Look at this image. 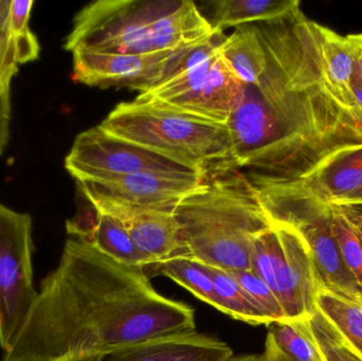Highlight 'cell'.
<instances>
[{"label": "cell", "mask_w": 362, "mask_h": 361, "mask_svg": "<svg viewBox=\"0 0 362 361\" xmlns=\"http://www.w3.org/2000/svg\"><path fill=\"white\" fill-rule=\"evenodd\" d=\"M263 71L227 122L235 167L255 188L298 184L342 150L362 146V112L346 108L325 78L316 21L297 6L255 23Z\"/></svg>", "instance_id": "1"}, {"label": "cell", "mask_w": 362, "mask_h": 361, "mask_svg": "<svg viewBox=\"0 0 362 361\" xmlns=\"http://www.w3.org/2000/svg\"><path fill=\"white\" fill-rule=\"evenodd\" d=\"M195 332L193 307L157 292L144 269L71 237L4 361H59Z\"/></svg>", "instance_id": "2"}, {"label": "cell", "mask_w": 362, "mask_h": 361, "mask_svg": "<svg viewBox=\"0 0 362 361\" xmlns=\"http://www.w3.org/2000/svg\"><path fill=\"white\" fill-rule=\"evenodd\" d=\"M174 215L181 256L223 271H251L253 239L272 226L257 189L236 167L206 175Z\"/></svg>", "instance_id": "3"}, {"label": "cell", "mask_w": 362, "mask_h": 361, "mask_svg": "<svg viewBox=\"0 0 362 361\" xmlns=\"http://www.w3.org/2000/svg\"><path fill=\"white\" fill-rule=\"evenodd\" d=\"M215 32L191 0H98L76 14L65 49L154 54L191 46Z\"/></svg>", "instance_id": "4"}, {"label": "cell", "mask_w": 362, "mask_h": 361, "mask_svg": "<svg viewBox=\"0 0 362 361\" xmlns=\"http://www.w3.org/2000/svg\"><path fill=\"white\" fill-rule=\"evenodd\" d=\"M100 126L180 161L204 176L236 167L227 124L185 114L156 100L137 97L122 102Z\"/></svg>", "instance_id": "5"}, {"label": "cell", "mask_w": 362, "mask_h": 361, "mask_svg": "<svg viewBox=\"0 0 362 361\" xmlns=\"http://www.w3.org/2000/svg\"><path fill=\"white\" fill-rule=\"evenodd\" d=\"M257 193L270 223L291 229L304 242L323 286L362 301L361 288L344 265L334 237L331 205L301 184L259 188Z\"/></svg>", "instance_id": "6"}, {"label": "cell", "mask_w": 362, "mask_h": 361, "mask_svg": "<svg viewBox=\"0 0 362 361\" xmlns=\"http://www.w3.org/2000/svg\"><path fill=\"white\" fill-rule=\"evenodd\" d=\"M251 271L280 301L287 321L308 319L316 309L323 284L310 250L291 229L272 224L255 237Z\"/></svg>", "instance_id": "7"}, {"label": "cell", "mask_w": 362, "mask_h": 361, "mask_svg": "<svg viewBox=\"0 0 362 361\" xmlns=\"http://www.w3.org/2000/svg\"><path fill=\"white\" fill-rule=\"evenodd\" d=\"M66 170L78 180H99L137 173L204 178L193 167L104 131L100 125L81 133L65 160Z\"/></svg>", "instance_id": "8"}, {"label": "cell", "mask_w": 362, "mask_h": 361, "mask_svg": "<svg viewBox=\"0 0 362 361\" xmlns=\"http://www.w3.org/2000/svg\"><path fill=\"white\" fill-rule=\"evenodd\" d=\"M32 251L31 218L0 203V345L6 352L37 299Z\"/></svg>", "instance_id": "9"}, {"label": "cell", "mask_w": 362, "mask_h": 361, "mask_svg": "<svg viewBox=\"0 0 362 361\" xmlns=\"http://www.w3.org/2000/svg\"><path fill=\"white\" fill-rule=\"evenodd\" d=\"M204 179L206 177L137 173L76 182L85 199L95 210L120 220L125 214L138 210L175 211L178 203L198 190Z\"/></svg>", "instance_id": "10"}, {"label": "cell", "mask_w": 362, "mask_h": 361, "mask_svg": "<svg viewBox=\"0 0 362 361\" xmlns=\"http://www.w3.org/2000/svg\"><path fill=\"white\" fill-rule=\"evenodd\" d=\"M194 45L144 55L74 51L72 76L76 82L88 86L129 88L141 95L174 76Z\"/></svg>", "instance_id": "11"}, {"label": "cell", "mask_w": 362, "mask_h": 361, "mask_svg": "<svg viewBox=\"0 0 362 361\" xmlns=\"http://www.w3.org/2000/svg\"><path fill=\"white\" fill-rule=\"evenodd\" d=\"M233 356V350L221 339L195 332L119 345L59 361H228Z\"/></svg>", "instance_id": "12"}, {"label": "cell", "mask_w": 362, "mask_h": 361, "mask_svg": "<svg viewBox=\"0 0 362 361\" xmlns=\"http://www.w3.org/2000/svg\"><path fill=\"white\" fill-rule=\"evenodd\" d=\"M90 207L68 220L67 232L72 237L90 244L121 264L144 269L154 263L138 249L120 220Z\"/></svg>", "instance_id": "13"}, {"label": "cell", "mask_w": 362, "mask_h": 361, "mask_svg": "<svg viewBox=\"0 0 362 361\" xmlns=\"http://www.w3.org/2000/svg\"><path fill=\"white\" fill-rule=\"evenodd\" d=\"M298 184L329 205H346L362 190V146L338 153Z\"/></svg>", "instance_id": "14"}, {"label": "cell", "mask_w": 362, "mask_h": 361, "mask_svg": "<svg viewBox=\"0 0 362 361\" xmlns=\"http://www.w3.org/2000/svg\"><path fill=\"white\" fill-rule=\"evenodd\" d=\"M122 224L138 249L153 262L181 256L180 227L174 211H139Z\"/></svg>", "instance_id": "15"}, {"label": "cell", "mask_w": 362, "mask_h": 361, "mask_svg": "<svg viewBox=\"0 0 362 361\" xmlns=\"http://www.w3.org/2000/svg\"><path fill=\"white\" fill-rule=\"evenodd\" d=\"M319 50L325 78L336 97L349 110L362 112L352 91L355 53L352 36L340 35L325 25L316 23Z\"/></svg>", "instance_id": "16"}, {"label": "cell", "mask_w": 362, "mask_h": 361, "mask_svg": "<svg viewBox=\"0 0 362 361\" xmlns=\"http://www.w3.org/2000/svg\"><path fill=\"white\" fill-rule=\"evenodd\" d=\"M243 86L244 83L232 71L219 51L204 86L187 114L227 124L240 101Z\"/></svg>", "instance_id": "17"}, {"label": "cell", "mask_w": 362, "mask_h": 361, "mask_svg": "<svg viewBox=\"0 0 362 361\" xmlns=\"http://www.w3.org/2000/svg\"><path fill=\"white\" fill-rule=\"evenodd\" d=\"M206 17L216 31L238 28L249 23L274 20L300 6L298 0H217L208 2Z\"/></svg>", "instance_id": "18"}, {"label": "cell", "mask_w": 362, "mask_h": 361, "mask_svg": "<svg viewBox=\"0 0 362 361\" xmlns=\"http://www.w3.org/2000/svg\"><path fill=\"white\" fill-rule=\"evenodd\" d=\"M264 361H325L305 319L269 326Z\"/></svg>", "instance_id": "19"}, {"label": "cell", "mask_w": 362, "mask_h": 361, "mask_svg": "<svg viewBox=\"0 0 362 361\" xmlns=\"http://www.w3.org/2000/svg\"><path fill=\"white\" fill-rule=\"evenodd\" d=\"M221 55L244 84H253L265 65V52L255 23L235 28L221 42Z\"/></svg>", "instance_id": "20"}, {"label": "cell", "mask_w": 362, "mask_h": 361, "mask_svg": "<svg viewBox=\"0 0 362 361\" xmlns=\"http://www.w3.org/2000/svg\"><path fill=\"white\" fill-rule=\"evenodd\" d=\"M148 273H146L148 277L153 275L169 278L187 288L202 302L208 303L219 311V303L208 265L189 256H176L148 265Z\"/></svg>", "instance_id": "21"}, {"label": "cell", "mask_w": 362, "mask_h": 361, "mask_svg": "<svg viewBox=\"0 0 362 361\" xmlns=\"http://www.w3.org/2000/svg\"><path fill=\"white\" fill-rule=\"evenodd\" d=\"M219 303V312L250 326H272L274 322L250 295L223 269L208 266Z\"/></svg>", "instance_id": "22"}, {"label": "cell", "mask_w": 362, "mask_h": 361, "mask_svg": "<svg viewBox=\"0 0 362 361\" xmlns=\"http://www.w3.org/2000/svg\"><path fill=\"white\" fill-rule=\"evenodd\" d=\"M332 227L342 261L362 292V225L358 214L342 206L331 205Z\"/></svg>", "instance_id": "23"}, {"label": "cell", "mask_w": 362, "mask_h": 361, "mask_svg": "<svg viewBox=\"0 0 362 361\" xmlns=\"http://www.w3.org/2000/svg\"><path fill=\"white\" fill-rule=\"evenodd\" d=\"M316 305L362 354V301L346 298L321 285Z\"/></svg>", "instance_id": "24"}, {"label": "cell", "mask_w": 362, "mask_h": 361, "mask_svg": "<svg viewBox=\"0 0 362 361\" xmlns=\"http://www.w3.org/2000/svg\"><path fill=\"white\" fill-rule=\"evenodd\" d=\"M306 324L325 361H362V354L316 307Z\"/></svg>", "instance_id": "25"}, {"label": "cell", "mask_w": 362, "mask_h": 361, "mask_svg": "<svg viewBox=\"0 0 362 361\" xmlns=\"http://www.w3.org/2000/svg\"><path fill=\"white\" fill-rule=\"evenodd\" d=\"M34 1L32 0H14L11 4L10 23L13 40L16 47L19 65L35 61L40 55L37 38L29 27L30 15Z\"/></svg>", "instance_id": "26"}, {"label": "cell", "mask_w": 362, "mask_h": 361, "mask_svg": "<svg viewBox=\"0 0 362 361\" xmlns=\"http://www.w3.org/2000/svg\"><path fill=\"white\" fill-rule=\"evenodd\" d=\"M269 316L274 324L287 321L284 309L267 284L251 271H226Z\"/></svg>", "instance_id": "27"}, {"label": "cell", "mask_w": 362, "mask_h": 361, "mask_svg": "<svg viewBox=\"0 0 362 361\" xmlns=\"http://www.w3.org/2000/svg\"><path fill=\"white\" fill-rule=\"evenodd\" d=\"M10 0H0V80L11 83L18 71V59L10 23Z\"/></svg>", "instance_id": "28"}, {"label": "cell", "mask_w": 362, "mask_h": 361, "mask_svg": "<svg viewBox=\"0 0 362 361\" xmlns=\"http://www.w3.org/2000/svg\"><path fill=\"white\" fill-rule=\"evenodd\" d=\"M10 84L0 80V155L4 153L10 135Z\"/></svg>", "instance_id": "29"}, {"label": "cell", "mask_w": 362, "mask_h": 361, "mask_svg": "<svg viewBox=\"0 0 362 361\" xmlns=\"http://www.w3.org/2000/svg\"><path fill=\"white\" fill-rule=\"evenodd\" d=\"M354 44L355 63L352 83L362 88V33L351 34Z\"/></svg>", "instance_id": "30"}, {"label": "cell", "mask_w": 362, "mask_h": 361, "mask_svg": "<svg viewBox=\"0 0 362 361\" xmlns=\"http://www.w3.org/2000/svg\"><path fill=\"white\" fill-rule=\"evenodd\" d=\"M342 207L351 208V209L355 210V211L358 212L362 215V190L352 201H349L346 205L342 206Z\"/></svg>", "instance_id": "31"}, {"label": "cell", "mask_w": 362, "mask_h": 361, "mask_svg": "<svg viewBox=\"0 0 362 361\" xmlns=\"http://www.w3.org/2000/svg\"><path fill=\"white\" fill-rule=\"evenodd\" d=\"M228 361H264L263 356L255 355V354H246V355L233 356L231 360Z\"/></svg>", "instance_id": "32"}, {"label": "cell", "mask_w": 362, "mask_h": 361, "mask_svg": "<svg viewBox=\"0 0 362 361\" xmlns=\"http://www.w3.org/2000/svg\"><path fill=\"white\" fill-rule=\"evenodd\" d=\"M352 91L354 93L355 99H356L357 104H358L359 107L362 110V88L358 85L353 84L352 83Z\"/></svg>", "instance_id": "33"}, {"label": "cell", "mask_w": 362, "mask_h": 361, "mask_svg": "<svg viewBox=\"0 0 362 361\" xmlns=\"http://www.w3.org/2000/svg\"><path fill=\"white\" fill-rule=\"evenodd\" d=\"M359 216H361V224H362V215H361V214H359Z\"/></svg>", "instance_id": "34"}]
</instances>
